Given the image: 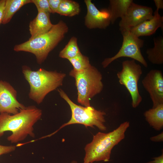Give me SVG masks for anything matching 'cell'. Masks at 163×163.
Wrapping results in <instances>:
<instances>
[{
    "label": "cell",
    "instance_id": "cell-12",
    "mask_svg": "<svg viewBox=\"0 0 163 163\" xmlns=\"http://www.w3.org/2000/svg\"><path fill=\"white\" fill-rule=\"evenodd\" d=\"M87 13L85 18V25L90 29L106 28L111 23L107 9L99 10L91 0H85Z\"/></svg>",
    "mask_w": 163,
    "mask_h": 163
},
{
    "label": "cell",
    "instance_id": "cell-27",
    "mask_svg": "<svg viewBox=\"0 0 163 163\" xmlns=\"http://www.w3.org/2000/svg\"><path fill=\"white\" fill-rule=\"evenodd\" d=\"M154 160L152 161L145 163H163V153L162 152L161 155L157 157L153 158Z\"/></svg>",
    "mask_w": 163,
    "mask_h": 163
},
{
    "label": "cell",
    "instance_id": "cell-3",
    "mask_svg": "<svg viewBox=\"0 0 163 163\" xmlns=\"http://www.w3.org/2000/svg\"><path fill=\"white\" fill-rule=\"evenodd\" d=\"M68 27L62 21L53 24L46 33L21 44L16 45L14 50L31 53L36 56L37 63L42 64L49 53L61 41L67 33Z\"/></svg>",
    "mask_w": 163,
    "mask_h": 163
},
{
    "label": "cell",
    "instance_id": "cell-6",
    "mask_svg": "<svg viewBox=\"0 0 163 163\" xmlns=\"http://www.w3.org/2000/svg\"><path fill=\"white\" fill-rule=\"evenodd\" d=\"M58 91L61 97L68 104L71 111L70 119L62 125L58 130L66 126L74 124H82L86 127L94 128L96 126L102 131L106 130L107 128L104 124L105 122L104 116L106 115L104 112L96 110L91 106L83 107L77 105L70 99L62 89H58Z\"/></svg>",
    "mask_w": 163,
    "mask_h": 163
},
{
    "label": "cell",
    "instance_id": "cell-1",
    "mask_svg": "<svg viewBox=\"0 0 163 163\" xmlns=\"http://www.w3.org/2000/svg\"><path fill=\"white\" fill-rule=\"evenodd\" d=\"M42 114V110L34 105L26 107L14 114L0 113V137L10 131L12 133L7 139L11 143L24 140L28 136L34 138V126Z\"/></svg>",
    "mask_w": 163,
    "mask_h": 163
},
{
    "label": "cell",
    "instance_id": "cell-17",
    "mask_svg": "<svg viewBox=\"0 0 163 163\" xmlns=\"http://www.w3.org/2000/svg\"><path fill=\"white\" fill-rule=\"evenodd\" d=\"M154 46L147 49L148 60L152 64L160 65L163 63V37L160 36L153 39Z\"/></svg>",
    "mask_w": 163,
    "mask_h": 163
},
{
    "label": "cell",
    "instance_id": "cell-25",
    "mask_svg": "<svg viewBox=\"0 0 163 163\" xmlns=\"http://www.w3.org/2000/svg\"><path fill=\"white\" fill-rule=\"evenodd\" d=\"M5 0H0V24L2 23L4 15Z\"/></svg>",
    "mask_w": 163,
    "mask_h": 163
},
{
    "label": "cell",
    "instance_id": "cell-29",
    "mask_svg": "<svg viewBox=\"0 0 163 163\" xmlns=\"http://www.w3.org/2000/svg\"><path fill=\"white\" fill-rule=\"evenodd\" d=\"M71 163H77V162L75 161H72Z\"/></svg>",
    "mask_w": 163,
    "mask_h": 163
},
{
    "label": "cell",
    "instance_id": "cell-9",
    "mask_svg": "<svg viewBox=\"0 0 163 163\" xmlns=\"http://www.w3.org/2000/svg\"><path fill=\"white\" fill-rule=\"evenodd\" d=\"M153 15V10L151 7L133 2L119 22L120 30H129L142 22L150 19Z\"/></svg>",
    "mask_w": 163,
    "mask_h": 163
},
{
    "label": "cell",
    "instance_id": "cell-28",
    "mask_svg": "<svg viewBox=\"0 0 163 163\" xmlns=\"http://www.w3.org/2000/svg\"><path fill=\"white\" fill-rule=\"evenodd\" d=\"M156 9L159 10L163 9V1L162 0H154Z\"/></svg>",
    "mask_w": 163,
    "mask_h": 163
},
{
    "label": "cell",
    "instance_id": "cell-19",
    "mask_svg": "<svg viewBox=\"0 0 163 163\" xmlns=\"http://www.w3.org/2000/svg\"><path fill=\"white\" fill-rule=\"evenodd\" d=\"M80 11L79 4L71 0H62L56 13L61 15L72 17Z\"/></svg>",
    "mask_w": 163,
    "mask_h": 163
},
{
    "label": "cell",
    "instance_id": "cell-10",
    "mask_svg": "<svg viewBox=\"0 0 163 163\" xmlns=\"http://www.w3.org/2000/svg\"><path fill=\"white\" fill-rule=\"evenodd\" d=\"M142 84L149 95L152 108L163 104V75L161 70L150 71L142 80Z\"/></svg>",
    "mask_w": 163,
    "mask_h": 163
},
{
    "label": "cell",
    "instance_id": "cell-26",
    "mask_svg": "<svg viewBox=\"0 0 163 163\" xmlns=\"http://www.w3.org/2000/svg\"><path fill=\"white\" fill-rule=\"evenodd\" d=\"M150 140L154 142H163V133L162 132L160 134L150 138Z\"/></svg>",
    "mask_w": 163,
    "mask_h": 163
},
{
    "label": "cell",
    "instance_id": "cell-4",
    "mask_svg": "<svg viewBox=\"0 0 163 163\" xmlns=\"http://www.w3.org/2000/svg\"><path fill=\"white\" fill-rule=\"evenodd\" d=\"M129 125V122L126 121L112 132H99L94 135L92 141L85 148V154L83 163L108 161L112 150L124 138L125 133Z\"/></svg>",
    "mask_w": 163,
    "mask_h": 163
},
{
    "label": "cell",
    "instance_id": "cell-22",
    "mask_svg": "<svg viewBox=\"0 0 163 163\" xmlns=\"http://www.w3.org/2000/svg\"><path fill=\"white\" fill-rule=\"evenodd\" d=\"M31 2L36 6L37 11H42L50 13H52L48 0H31Z\"/></svg>",
    "mask_w": 163,
    "mask_h": 163
},
{
    "label": "cell",
    "instance_id": "cell-21",
    "mask_svg": "<svg viewBox=\"0 0 163 163\" xmlns=\"http://www.w3.org/2000/svg\"><path fill=\"white\" fill-rule=\"evenodd\" d=\"M68 60L73 66V69L76 71L84 70L91 66L89 58L82 53Z\"/></svg>",
    "mask_w": 163,
    "mask_h": 163
},
{
    "label": "cell",
    "instance_id": "cell-11",
    "mask_svg": "<svg viewBox=\"0 0 163 163\" xmlns=\"http://www.w3.org/2000/svg\"><path fill=\"white\" fill-rule=\"evenodd\" d=\"M16 90L8 82L0 80V113L14 114L26 107L17 99Z\"/></svg>",
    "mask_w": 163,
    "mask_h": 163
},
{
    "label": "cell",
    "instance_id": "cell-20",
    "mask_svg": "<svg viewBox=\"0 0 163 163\" xmlns=\"http://www.w3.org/2000/svg\"><path fill=\"white\" fill-rule=\"evenodd\" d=\"M81 53L77 43V38L72 37L65 47L59 52L60 57L68 60Z\"/></svg>",
    "mask_w": 163,
    "mask_h": 163
},
{
    "label": "cell",
    "instance_id": "cell-14",
    "mask_svg": "<svg viewBox=\"0 0 163 163\" xmlns=\"http://www.w3.org/2000/svg\"><path fill=\"white\" fill-rule=\"evenodd\" d=\"M50 13L38 11L36 17L31 21L29 24V30L31 35L29 39L34 38L48 31L53 24L50 21Z\"/></svg>",
    "mask_w": 163,
    "mask_h": 163
},
{
    "label": "cell",
    "instance_id": "cell-13",
    "mask_svg": "<svg viewBox=\"0 0 163 163\" xmlns=\"http://www.w3.org/2000/svg\"><path fill=\"white\" fill-rule=\"evenodd\" d=\"M163 27V17L159 14V10L156 9L151 19L142 22L129 30L139 37L151 35L155 33L158 28L162 29Z\"/></svg>",
    "mask_w": 163,
    "mask_h": 163
},
{
    "label": "cell",
    "instance_id": "cell-24",
    "mask_svg": "<svg viewBox=\"0 0 163 163\" xmlns=\"http://www.w3.org/2000/svg\"><path fill=\"white\" fill-rule=\"evenodd\" d=\"M16 147L14 145H3L0 144V156L14 151Z\"/></svg>",
    "mask_w": 163,
    "mask_h": 163
},
{
    "label": "cell",
    "instance_id": "cell-8",
    "mask_svg": "<svg viewBox=\"0 0 163 163\" xmlns=\"http://www.w3.org/2000/svg\"><path fill=\"white\" fill-rule=\"evenodd\" d=\"M120 31L123 37L122 46L114 56L106 58L102 62L103 67L106 68L113 61L118 58L126 57L136 60L145 67H147L148 64L141 50V48L144 45V41L129 30H123Z\"/></svg>",
    "mask_w": 163,
    "mask_h": 163
},
{
    "label": "cell",
    "instance_id": "cell-15",
    "mask_svg": "<svg viewBox=\"0 0 163 163\" xmlns=\"http://www.w3.org/2000/svg\"><path fill=\"white\" fill-rule=\"evenodd\" d=\"M108 9L110 16L111 23L113 24L118 18L125 15L133 0H110Z\"/></svg>",
    "mask_w": 163,
    "mask_h": 163
},
{
    "label": "cell",
    "instance_id": "cell-18",
    "mask_svg": "<svg viewBox=\"0 0 163 163\" xmlns=\"http://www.w3.org/2000/svg\"><path fill=\"white\" fill-rule=\"evenodd\" d=\"M32 3L31 0H5L4 15L2 23H9L12 18L24 5Z\"/></svg>",
    "mask_w": 163,
    "mask_h": 163
},
{
    "label": "cell",
    "instance_id": "cell-5",
    "mask_svg": "<svg viewBox=\"0 0 163 163\" xmlns=\"http://www.w3.org/2000/svg\"><path fill=\"white\" fill-rule=\"evenodd\" d=\"M69 75L75 80L78 102L84 107L91 106V99L100 93L103 88L102 76L101 72L91 65L79 71L72 69Z\"/></svg>",
    "mask_w": 163,
    "mask_h": 163
},
{
    "label": "cell",
    "instance_id": "cell-23",
    "mask_svg": "<svg viewBox=\"0 0 163 163\" xmlns=\"http://www.w3.org/2000/svg\"><path fill=\"white\" fill-rule=\"evenodd\" d=\"M61 1L62 0H48L52 13H56Z\"/></svg>",
    "mask_w": 163,
    "mask_h": 163
},
{
    "label": "cell",
    "instance_id": "cell-16",
    "mask_svg": "<svg viewBox=\"0 0 163 163\" xmlns=\"http://www.w3.org/2000/svg\"><path fill=\"white\" fill-rule=\"evenodd\" d=\"M144 115L149 125L155 130L160 131L163 128V104L146 111Z\"/></svg>",
    "mask_w": 163,
    "mask_h": 163
},
{
    "label": "cell",
    "instance_id": "cell-2",
    "mask_svg": "<svg viewBox=\"0 0 163 163\" xmlns=\"http://www.w3.org/2000/svg\"><path fill=\"white\" fill-rule=\"evenodd\" d=\"M22 72L30 87L29 98L39 104L50 92L62 85L66 74L56 71H49L40 68L31 70L26 66L22 67Z\"/></svg>",
    "mask_w": 163,
    "mask_h": 163
},
{
    "label": "cell",
    "instance_id": "cell-7",
    "mask_svg": "<svg viewBox=\"0 0 163 163\" xmlns=\"http://www.w3.org/2000/svg\"><path fill=\"white\" fill-rule=\"evenodd\" d=\"M142 71L140 65L132 59L122 62V69L117 74L119 82L124 85L129 92L132 98V105L137 107L142 100L139 91L138 82Z\"/></svg>",
    "mask_w": 163,
    "mask_h": 163
}]
</instances>
